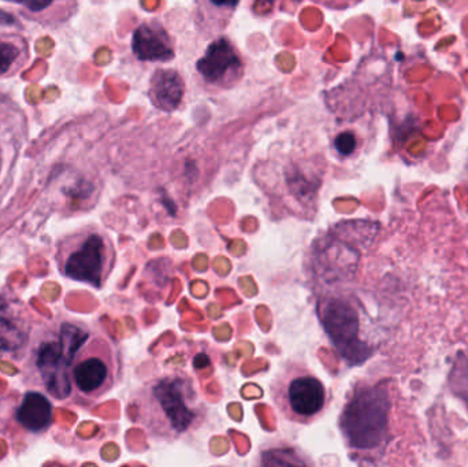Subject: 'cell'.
<instances>
[{"label": "cell", "instance_id": "d6986e66", "mask_svg": "<svg viewBox=\"0 0 468 467\" xmlns=\"http://www.w3.org/2000/svg\"><path fill=\"white\" fill-rule=\"evenodd\" d=\"M14 18L8 14H5V11L0 10V24H14Z\"/></svg>", "mask_w": 468, "mask_h": 467}, {"label": "cell", "instance_id": "ac0fdd59", "mask_svg": "<svg viewBox=\"0 0 468 467\" xmlns=\"http://www.w3.org/2000/svg\"><path fill=\"white\" fill-rule=\"evenodd\" d=\"M7 2L16 3V5H25L27 11L30 13H43V11L48 10L51 5H54L58 0H7Z\"/></svg>", "mask_w": 468, "mask_h": 467}, {"label": "cell", "instance_id": "7a4b0ae2", "mask_svg": "<svg viewBox=\"0 0 468 467\" xmlns=\"http://www.w3.org/2000/svg\"><path fill=\"white\" fill-rule=\"evenodd\" d=\"M392 391L389 381L357 383L340 414L338 427L356 457H381L392 440Z\"/></svg>", "mask_w": 468, "mask_h": 467}, {"label": "cell", "instance_id": "52a82bcc", "mask_svg": "<svg viewBox=\"0 0 468 467\" xmlns=\"http://www.w3.org/2000/svg\"><path fill=\"white\" fill-rule=\"evenodd\" d=\"M197 71L206 90H233L245 76V62L236 44L225 36L214 38L197 62Z\"/></svg>", "mask_w": 468, "mask_h": 467}, {"label": "cell", "instance_id": "30bf717a", "mask_svg": "<svg viewBox=\"0 0 468 467\" xmlns=\"http://www.w3.org/2000/svg\"><path fill=\"white\" fill-rule=\"evenodd\" d=\"M32 342L29 315L16 302L0 296V358L16 356Z\"/></svg>", "mask_w": 468, "mask_h": 467}, {"label": "cell", "instance_id": "277c9868", "mask_svg": "<svg viewBox=\"0 0 468 467\" xmlns=\"http://www.w3.org/2000/svg\"><path fill=\"white\" fill-rule=\"evenodd\" d=\"M55 262L66 279L101 290L114 271L117 251L106 232L85 227L58 241Z\"/></svg>", "mask_w": 468, "mask_h": 467}, {"label": "cell", "instance_id": "3957f363", "mask_svg": "<svg viewBox=\"0 0 468 467\" xmlns=\"http://www.w3.org/2000/svg\"><path fill=\"white\" fill-rule=\"evenodd\" d=\"M90 332L74 323H63L43 332L32 342L27 370L36 386L43 387L51 397L65 400L73 392L71 366Z\"/></svg>", "mask_w": 468, "mask_h": 467}, {"label": "cell", "instance_id": "5bb4252c", "mask_svg": "<svg viewBox=\"0 0 468 467\" xmlns=\"http://www.w3.org/2000/svg\"><path fill=\"white\" fill-rule=\"evenodd\" d=\"M27 43L22 38L0 36V76L13 73L27 59Z\"/></svg>", "mask_w": 468, "mask_h": 467}, {"label": "cell", "instance_id": "2e32d148", "mask_svg": "<svg viewBox=\"0 0 468 467\" xmlns=\"http://www.w3.org/2000/svg\"><path fill=\"white\" fill-rule=\"evenodd\" d=\"M356 136L351 132H344L335 139V148L340 155L349 156L356 151Z\"/></svg>", "mask_w": 468, "mask_h": 467}, {"label": "cell", "instance_id": "ba28073f", "mask_svg": "<svg viewBox=\"0 0 468 467\" xmlns=\"http://www.w3.org/2000/svg\"><path fill=\"white\" fill-rule=\"evenodd\" d=\"M324 318L327 332L340 350L341 356L351 364H360L373 354L371 347L359 339L360 323L356 310L341 299H332Z\"/></svg>", "mask_w": 468, "mask_h": 467}, {"label": "cell", "instance_id": "5b68a950", "mask_svg": "<svg viewBox=\"0 0 468 467\" xmlns=\"http://www.w3.org/2000/svg\"><path fill=\"white\" fill-rule=\"evenodd\" d=\"M270 395L281 416L293 424H313L329 405L324 381L299 361H289L280 370L271 381Z\"/></svg>", "mask_w": 468, "mask_h": 467}, {"label": "cell", "instance_id": "7c38bea8", "mask_svg": "<svg viewBox=\"0 0 468 467\" xmlns=\"http://www.w3.org/2000/svg\"><path fill=\"white\" fill-rule=\"evenodd\" d=\"M241 0H197L195 22L205 37L227 29Z\"/></svg>", "mask_w": 468, "mask_h": 467}, {"label": "cell", "instance_id": "9c48e42d", "mask_svg": "<svg viewBox=\"0 0 468 467\" xmlns=\"http://www.w3.org/2000/svg\"><path fill=\"white\" fill-rule=\"evenodd\" d=\"M132 51L142 62L167 63L176 58L175 38L161 21L148 19L133 30Z\"/></svg>", "mask_w": 468, "mask_h": 467}, {"label": "cell", "instance_id": "8fae6325", "mask_svg": "<svg viewBox=\"0 0 468 467\" xmlns=\"http://www.w3.org/2000/svg\"><path fill=\"white\" fill-rule=\"evenodd\" d=\"M186 82L175 69H156L151 76L148 98L156 109L165 112L176 111L183 103Z\"/></svg>", "mask_w": 468, "mask_h": 467}, {"label": "cell", "instance_id": "4fadbf2b", "mask_svg": "<svg viewBox=\"0 0 468 467\" xmlns=\"http://www.w3.org/2000/svg\"><path fill=\"white\" fill-rule=\"evenodd\" d=\"M16 419L27 432H46L52 424V403L40 392H27L16 408Z\"/></svg>", "mask_w": 468, "mask_h": 467}, {"label": "cell", "instance_id": "e0dca14e", "mask_svg": "<svg viewBox=\"0 0 468 467\" xmlns=\"http://www.w3.org/2000/svg\"><path fill=\"white\" fill-rule=\"evenodd\" d=\"M311 2L322 5V7L329 8V10L343 11L355 7L363 0H311Z\"/></svg>", "mask_w": 468, "mask_h": 467}, {"label": "cell", "instance_id": "9a60e30c", "mask_svg": "<svg viewBox=\"0 0 468 467\" xmlns=\"http://www.w3.org/2000/svg\"><path fill=\"white\" fill-rule=\"evenodd\" d=\"M448 383H450L451 391L462 402L466 403L468 409V354H462L456 359L455 365H453L452 370H451Z\"/></svg>", "mask_w": 468, "mask_h": 467}, {"label": "cell", "instance_id": "8992f818", "mask_svg": "<svg viewBox=\"0 0 468 467\" xmlns=\"http://www.w3.org/2000/svg\"><path fill=\"white\" fill-rule=\"evenodd\" d=\"M120 376L117 350L107 337L90 334L74 358L71 384L80 399L95 402L114 388Z\"/></svg>", "mask_w": 468, "mask_h": 467}, {"label": "cell", "instance_id": "6da1fadb", "mask_svg": "<svg viewBox=\"0 0 468 467\" xmlns=\"http://www.w3.org/2000/svg\"><path fill=\"white\" fill-rule=\"evenodd\" d=\"M133 421L151 438L177 440L207 419V406L191 376L166 373L145 383L132 400Z\"/></svg>", "mask_w": 468, "mask_h": 467}]
</instances>
